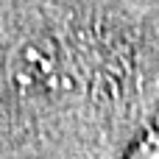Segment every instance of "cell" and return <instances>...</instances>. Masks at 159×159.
I'll return each instance as SVG.
<instances>
[{
    "label": "cell",
    "mask_w": 159,
    "mask_h": 159,
    "mask_svg": "<svg viewBox=\"0 0 159 159\" xmlns=\"http://www.w3.org/2000/svg\"><path fill=\"white\" fill-rule=\"evenodd\" d=\"M8 81L22 98H56L70 89L61 53L48 39L20 42L6 61Z\"/></svg>",
    "instance_id": "6da1fadb"
},
{
    "label": "cell",
    "mask_w": 159,
    "mask_h": 159,
    "mask_svg": "<svg viewBox=\"0 0 159 159\" xmlns=\"http://www.w3.org/2000/svg\"><path fill=\"white\" fill-rule=\"evenodd\" d=\"M131 159H159V129L137 148V154H134Z\"/></svg>",
    "instance_id": "7a4b0ae2"
}]
</instances>
